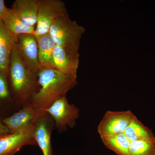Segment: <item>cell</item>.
I'll return each mask as SVG.
<instances>
[{
    "label": "cell",
    "instance_id": "6da1fadb",
    "mask_svg": "<svg viewBox=\"0 0 155 155\" xmlns=\"http://www.w3.org/2000/svg\"><path fill=\"white\" fill-rule=\"evenodd\" d=\"M37 75V88L28 103L40 110H46L56 101L66 97L77 84L76 79L54 68L41 67Z\"/></svg>",
    "mask_w": 155,
    "mask_h": 155
},
{
    "label": "cell",
    "instance_id": "7a4b0ae2",
    "mask_svg": "<svg viewBox=\"0 0 155 155\" xmlns=\"http://www.w3.org/2000/svg\"><path fill=\"white\" fill-rule=\"evenodd\" d=\"M9 75L17 102L20 104H25L36 91L37 75L23 63L18 55L15 46L11 54Z\"/></svg>",
    "mask_w": 155,
    "mask_h": 155
},
{
    "label": "cell",
    "instance_id": "3957f363",
    "mask_svg": "<svg viewBox=\"0 0 155 155\" xmlns=\"http://www.w3.org/2000/svg\"><path fill=\"white\" fill-rule=\"evenodd\" d=\"M84 31L83 26L71 20L68 14L56 19L49 33L56 45L79 54L80 40Z\"/></svg>",
    "mask_w": 155,
    "mask_h": 155
},
{
    "label": "cell",
    "instance_id": "277c9868",
    "mask_svg": "<svg viewBox=\"0 0 155 155\" xmlns=\"http://www.w3.org/2000/svg\"><path fill=\"white\" fill-rule=\"evenodd\" d=\"M65 3L61 0H38L37 22L34 35L40 36L49 33L54 22L68 14Z\"/></svg>",
    "mask_w": 155,
    "mask_h": 155
},
{
    "label": "cell",
    "instance_id": "5b68a950",
    "mask_svg": "<svg viewBox=\"0 0 155 155\" xmlns=\"http://www.w3.org/2000/svg\"><path fill=\"white\" fill-rule=\"evenodd\" d=\"M44 110L52 118L54 126L61 132L66 131L67 127H75L80 112L79 108L68 102L66 97L56 101Z\"/></svg>",
    "mask_w": 155,
    "mask_h": 155
},
{
    "label": "cell",
    "instance_id": "8992f818",
    "mask_svg": "<svg viewBox=\"0 0 155 155\" xmlns=\"http://www.w3.org/2000/svg\"><path fill=\"white\" fill-rule=\"evenodd\" d=\"M135 116L130 110L107 111L98 126V132L101 137L124 133Z\"/></svg>",
    "mask_w": 155,
    "mask_h": 155
},
{
    "label": "cell",
    "instance_id": "52a82bcc",
    "mask_svg": "<svg viewBox=\"0 0 155 155\" xmlns=\"http://www.w3.org/2000/svg\"><path fill=\"white\" fill-rule=\"evenodd\" d=\"M37 145L34 137V125L0 138V155H14L25 146Z\"/></svg>",
    "mask_w": 155,
    "mask_h": 155
},
{
    "label": "cell",
    "instance_id": "ba28073f",
    "mask_svg": "<svg viewBox=\"0 0 155 155\" xmlns=\"http://www.w3.org/2000/svg\"><path fill=\"white\" fill-rule=\"evenodd\" d=\"M15 47L19 57L26 66L37 73L41 68L38 61V45L34 35H18Z\"/></svg>",
    "mask_w": 155,
    "mask_h": 155
},
{
    "label": "cell",
    "instance_id": "9c48e42d",
    "mask_svg": "<svg viewBox=\"0 0 155 155\" xmlns=\"http://www.w3.org/2000/svg\"><path fill=\"white\" fill-rule=\"evenodd\" d=\"M43 111L38 110L28 103L18 112L3 119L2 122L10 133L19 132L34 126Z\"/></svg>",
    "mask_w": 155,
    "mask_h": 155
},
{
    "label": "cell",
    "instance_id": "30bf717a",
    "mask_svg": "<svg viewBox=\"0 0 155 155\" xmlns=\"http://www.w3.org/2000/svg\"><path fill=\"white\" fill-rule=\"evenodd\" d=\"M54 126L52 118L45 110L42 112L35 123V139L43 155H53L51 135Z\"/></svg>",
    "mask_w": 155,
    "mask_h": 155
},
{
    "label": "cell",
    "instance_id": "8fae6325",
    "mask_svg": "<svg viewBox=\"0 0 155 155\" xmlns=\"http://www.w3.org/2000/svg\"><path fill=\"white\" fill-rule=\"evenodd\" d=\"M53 56L55 69L76 79L79 54L72 52L55 45Z\"/></svg>",
    "mask_w": 155,
    "mask_h": 155
},
{
    "label": "cell",
    "instance_id": "7c38bea8",
    "mask_svg": "<svg viewBox=\"0 0 155 155\" xmlns=\"http://www.w3.org/2000/svg\"><path fill=\"white\" fill-rule=\"evenodd\" d=\"M17 37L8 30L0 20V72L6 78L8 76L11 54Z\"/></svg>",
    "mask_w": 155,
    "mask_h": 155
},
{
    "label": "cell",
    "instance_id": "4fadbf2b",
    "mask_svg": "<svg viewBox=\"0 0 155 155\" xmlns=\"http://www.w3.org/2000/svg\"><path fill=\"white\" fill-rule=\"evenodd\" d=\"M38 0H16L12 8L15 9L25 23L35 27L37 22Z\"/></svg>",
    "mask_w": 155,
    "mask_h": 155
},
{
    "label": "cell",
    "instance_id": "5bb4252c",
    "mask_svg": "<svg viewBox=\"0 0 155 155\" xmlns=\"http://www.w3.org/2000/svg\"><path fill=\"white\" fill-rule=\"evenodd\" d=\"M38 50V61L41 67L54 68L53 51L55 46L49 33L36 37Z\"/></svg>",
    "mask_w": 155,
    "mask_h": 155
},
{
    "label": "cell",
    "instance_id": "9a60e30c",
    "mask_svg": "<svg viewBox=\"0 0 155 155\" xmlns=\"http://www.w3.org/2000/svg\"><path fill=\"white\" fill-rule=\"evenodd\" d=\"M3 22L8 30L15 36L24 34L34 35L35 28L25 23L15 9L9 8L8 14Z\"/></svg>",
    "mask_w": 155,
    "mask_h": 155
},
{
    "label": "cell",
    "instance_id": "2e32d148",
    "mask_svg": "<svg viewBox=\"0 0 155 155\" xmlns=\"http://www.w3.org/2000/svg\"><path fill=\"white\" fill-rule=\"evenodd\" d=\"M102 141L109 149L118 155H129L130 141L124 133L101 137Z\"/></svg>",
    "mask_w": 155,
    "mask_h": 155
},
{
    "label": "cell",
    "instance_id": "e0dca14e",
    "mask_svg": "<svg viewBox=\"0 0 155 155\" xmlns=\"http://www.w3.org/2000/svg\"><path fill=\"white\" fill-rule=\"evenodd\" d=\"M124 133L130 142L155 137L152 131L145 126L136 116L125 129Z\"/></svg>",
    "mask_w": 155,
    "mask_h": 155
},
{
    "label": "cell",
    "instance_id": "ac0fdd59",
    "mask_svg": "<svg viewBox=\"0 0 155 155\" xmlns=\"http://www.w3.org/2000/svg\"><path fill=\"white\" fill-rule=\"evenodd\" d=\"M129 155H155V137L130 142Z\"/></svg>",
    "mask_w": 155,
    "mask_h": 155
},
{
    "label": "cell",
    "instance_id": "d6986e66",
    "mask_svg": "<svg viewBox=\"0 0 155 155\" xmlns=\"http://www.w3.org/2000/svg\"><path fill=\"white\" fill-rule=\"evenodd\" d=\"M10 96V92L6 78L0 72V99L5 100Z\"/></svg>",
    "mask_w": 155,
    "mask_h": 155
},
{
    "label": "cell",
    "instance_id": "ffe728a7",
    "mask_svg": "<svg viewBox=\"0 0 155 155\" xmlns=\"http://www.w3.org/2000/svg\"><path fill=\"white\" fill-rule=\"evenodd\" d=\"M9 8L6 7L5 1L0 0V20L3 21L8 14Z\"/></svg>",
    "mask_w": 155,
    "mask_h": 155
},
{
    "label": "cell",
    "instance_id": "44dd1931",
    "mask_svg": "<svg viewBox=\"0 0 155 155\" xmlns=\"http://www.w3.org/2000/svg\"><path fill=\"white\" fill-rule=\"evenodd\" d=\"M10 133L9 129L3 124L2 121H0V138L3 136Z\"/></svg>",
    "mask_w": 155,
    "mask_h": 155
}]
</instances>
